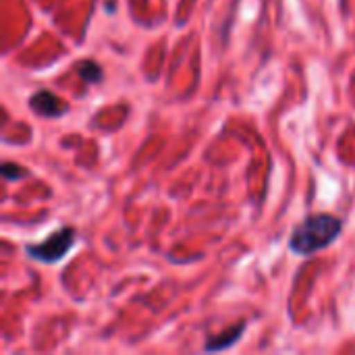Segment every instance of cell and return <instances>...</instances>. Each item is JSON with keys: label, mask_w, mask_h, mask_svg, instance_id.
<instances>
[{"label": "cell", "mask_w": 355, "mask_h": 355, "mask_svg": "<svg viewBox=\"0 0 355 355\" xmlns=\"http://www.w3.org/2000/svg\"><path fill=\"white\" fill-rule=\"evenodd\" d=\"M343 233V220L335 214H312L304 223H300L291 237L289 250L295 256H312L316 252L333 245Z\"/></svg>", "instance_id": "obj_1"}, {"label": "cell", "mask_w": 355, "mask_h": 355, "mask_svg": "<svg viewBox=\"0 0 355 355\" xmlns=\"http://www.w3.org/2000/svg\"><path fill=\"white\" fill-rule=\"evenodd\" d=\"M0 173H2V177H4L6 181H17V179H23V177L29 175L27 168L17 166V164H12V162H4L2 168H0Z\"/></svg>", "instance_id": "obj_6"}, {"label": "cell", "mask_w": 355, "mask_h": 355, "mask_svg": "<svg viewBox=\"0 0 355 355\" xmlns=\"http://www.w3.org/2000/svg\"><path fill=\"white\" fill-rule=\"evenodd\" d=\"M77 241V231L73 227H62L50 233L42 243L25 245V254L42 264H56L67 258Z\"/></svg>", "instance_id": "obj_2"}, {"label": "cell", "mask_w": 355, "mask_h": 355, "mask_svg": "<svg viewBox=\"0 0 355 355\" xmlns=\"http://www.w3.org/2000/svg\"><path fill=\"white\" fill-rule=\"evenodd\" d=\"M29 108H31V112H35L37 116H44V119H60L69 110V106L50 89H37L29 98Z\"/></svg>", "instance_id": "obj_3"}, {"label": "cell", "mask_w": 355, "mask_h": 355, "mask_svg": "<svg viewBox=\"0 0 355 355\" xmlns=\"http://www.w3.org/2000/svg\"><path fill=\"white\" fill-rule=\"evenodd\" d=\"M245 329H248L245 322H239L237 327H231L229 331H225V333L212 337V339L206 343L204 352H225V349L233 347V345L241 339V335L245 333Z\"/></svg>", "instance_id": "obj_4"}, {"label": "cell", "mask_w": 355, "mask_h": 355, "mask_svg": "<svg viewBox=\"0 0 355 355\" xmlns=\"http://www.w3.org/2000/svg\"><path fill=\"white\" fill-rule=\"evenodd\" d=\"M77 75L83 79V83L94 85V83H98L102 79V69L94 60H83V62L77 64Z\"/></svg>", "instance_id": "obj_5"}]
</instances>
